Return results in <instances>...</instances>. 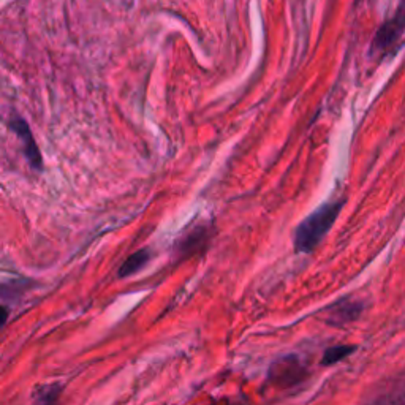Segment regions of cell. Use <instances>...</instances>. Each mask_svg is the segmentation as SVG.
Returning <instances> with one entry per match:
<instances>
[{"instance_id": "3957f363", "label": "cell", "mask_w": 405, "mask_h": 405, "mask_svg": "<svg viewBox=\"0 0 405 405\" xmlns=\"http://www.w3.org/2000/svg\"><path fill=\"white\" fill-rule=\"evenodd\" d=\"M212 231L208 225H196L194 230L182 234L181 239L176 242L174 254L179 260L190 259L194 255H200L209 247Z\"/></svg>"}, {"instance_id": "8992f818", "label": "cell", "mask_w": 405, "mask_h": 405, "mask_svg": "<svg viewBox=\"0 0 405 405\" xmlns=\"http://www.w3.org/2000/svg\"><path fill=\"white\" fill-rule=\"evenodd\" d=\"M363 312L361 303H344L339 306L329 319V325H347L350 321L358 320V316Z\"/></svg>"}, {"instance_id": "9c48e42d", "label": "cell", "mask_w": 405, "mask_h": 405, "mask_svg": "<svg viewBox=\"0 0 405 405\" xmlns=\"http://www.w3.org/2000/svg\"><path fill=\"white\" fill-rule=\"evenodd\" d=\"M61 393H62L61 385L43 386L35 396V405H57Z\"/></svg>"}, {"instance_id": "30bf717a", "label": "cell", "mask_w": 405, "mask_h": 405, "mask_svg": "<svg viewBox=\"0 0 405 405\" xmlns=\"http://www.w3.org/2000/svg\"><path fill=\"white\" fill-rule=\"evenodd\" d=\"M9 316H10V312H9V309H6L5 306L0 304V326H4L6 320H9Z\"/></svg>"}, {"instance_id": "277c9868", "label": "cell", "mask_w": 405, "mask_h": 405, "mask_svg": "<svg viewBox=\"0 0 405 405\" xmlns=\"http://www.w3.org/2000/svg\"><path fill=\"white\" fill-rule=\"evenodd\" d=\"M405 31V0H402L399 9H397L394 16L383 24L379 32L375 34V39L372 43L374 51H385L393 43L399 39L402 32Z\"/></svg>"}, {"instance_id": "5b68a950", "label": "cell", "mask_w": 405, "mask_h": 405, "mask_svg": "<svg viewBox=\"0 0 405 405\" xmlns=\"http://www.w3.org/2000/svg\"><path fill=\"white\" fill-rule=\"evenodd\" d=\"M10 129L18 135V138L24 144V154L29 160V164L36 171H41L43 169V159L39 146L35 143V138L32 135V130L29 127V124L23 119V117H13L10 121Z\"/></svg>"}, {"instance_id": "52a82bcc", "label": "cell", "mask_w": 405, "mask_h": 405, "mask_svg": "<svg viewBox=\"0 0 405 405\" xmlns=\"http://www.w3.org/2000/svg\"><path fill=\"white\" fill-rule=\"evenodd\" d=\"M151 260V250L149 249H141L135 252L134 255H130L127 260L124 261L122 266L119 268V277L125 279L136 274V272L146 266V263Z\"/></svg>"}, {"instance_id": "ba28073f", "label": "cell", "mask_w": 405, "mask_h": 405, "mask_svg": "<svg viewBox=\"0 0 405 405\" xmlns=\"http://www.w3.org/2000/svg\"><path fill=\"white\" fill-rule=\"evenodd\" d=\"M353 351H356L355 345H336V347H331L323 355L321 366H333L341 359L350 356Z\"/></svg>"}, {"instance_id": "7a4b0ae2", "label": "cell", "mask_w": 405, "mask_h": 405, "mask_svg": "<svg viewBox=\"0 0 405 405\" xmlns=\"http://www.w3.org/2000/svg\"><path fill=\"white\" fill-rule=\"evenodd\" d=\"M306 369L298 356L286 355L276 359L268 371V380L279 388H289L304 379Z\"/></svg>"}, {"instance_id": "6da1fadb", "label": "cell", "mask_w": 405, "mask_h": 405, "mask_svg": "<svg viewBox=\"0 0 405 405\" xmlns=\"http://www.w3.org/2000/svg\"><path fill=\"white\" fill-rule=\"evenodd\" d=\"M344 203H328L306 217L296 228L294 233V247L298 252L311 254L320 244L328 231L333 228L334 222L341 214Z\"/></svg>"}]
</instances>
